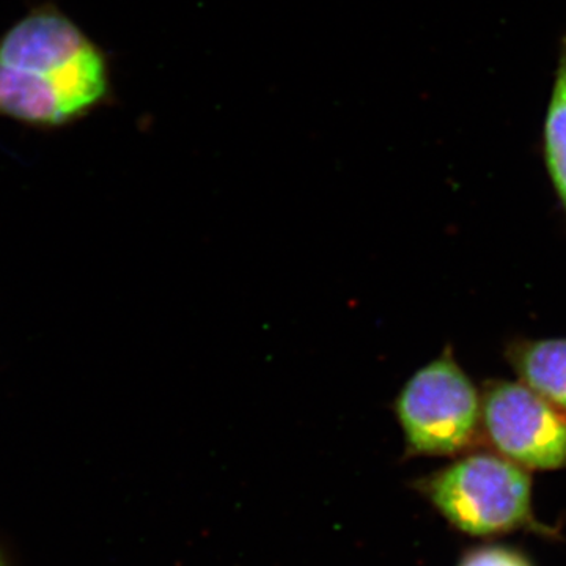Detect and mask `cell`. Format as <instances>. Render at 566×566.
I'll use <instances>...</instances> for the list:
<instances>
[{
    "label": "cell",
    "mask_w": 566,
    "mask_h": 566,
    "mask_svg": "<svg viewBox=\"0 0 566 566\" xmlns=\"http://www.w3.org/2000/svg\"><path fill=\"white\" fill-rule=\"evenodd\" d=\"M428 495L465 534H499L521 526L531 515L526 472L494 455L468 457L450 465L431 480Z\"/></svg>",
    "instance_id": "obj_2"
},
{
    "label": "cell",
    "mask_w": 566,
    "mask_h": 566,
    "mask_svg": "<svg viewBox=\"0 0 566 566\" xmlns=\"http://www.w3.org/2000/svg\"><path fill=\"white\" fill-rule=\"evenodd\" d=\"M395 409L408 444L428 455L463 449L471 442L480 417L475 387L449 357L417 371L401 390Z\"/></svg>",
    "instance_id": "obj_3"
},
{
    "label": "cell",
    "mask_w": 566,
    "mask_h": 566,
    "mask_svg": "<svg viewBox=\"0 0 566 566\" xmlns=\"http://www.w3.org/2000/svg\"><path fill=\"white\" fill-rule=\"evenodd\" d=\"M516 367L527 387L566 412V340L524 346L516 354Z\"/></svg>",
    "instance_id": "obj_5"
},
{
    "label": "cell",
    "mask_w": 566,
    "mask_h": 566,
    "mask_svg": "<svg viewBox=\"0 0 566 566\" xmlns=\"http://www.w3.org/2000/svg\"><path fill=\"white\" fill-rule=\"evenodd\" d=\"M546 158L557 191L566 205V41L547 111Z\"/></svg>",
    "instance_id": "obj_6"
},
{
    "label": "cell",
    "mask_w": 566,
    "mask_h": 566,
    "mask_svg": "<svg viewBox=\"0 0 566 566\" xmlns=\"http://www.w3.org/2000/svg\"><path fill=\"white\" fill-rule=\"evenodd\" d=\"M0 566H7L6 560H3L2 554H0Z\"/></svg>",
    "instance_id": "obj_8"
},
{
    "label": "cell",
    "mask_w": 566,
    "mask_h": 566,
    "mask_svg": "<svg viewBox=\"0 0 566 566\" xmlns=\"http://www.w3.org/2000/svg\"><path fill=\"white\" fill-rule=\"evenodd\" d=\"M483 420L499 452L521 465L566 464V417L526 385L502 382L488 390Z\"/></svg>",
    "instance_id": "obj_4"
},
{
    "label": "cell",
    "mask_w": 566,
    "mask_h": 566,
    "mask_svg": "<svg viewBox=\"0 0 566 566\" xmlns=\"http://www.w3.org/2000/svg\"><path fill=\"white\" fill-rule=\"evenodd\" d=\"M461 566H528V564L517 554L493 547V549H483L472 554Z\"/></svg>",
    "instance_id": "obj_7"
},
{
    "label": "cell",
    "mask_w": 566,
    "mask_h": 566,
    "mask_svg": "<svg viewBox=\"0 0 566 566\" xmlns=\"http://www.w3.org/2000/svg\"><path fill=\"white\" fill-rule=\"evenodd\" d=\"M109 91L102 50L52 3L0 36V118L63 128L95 111Z\"/></svg>",
    "instance_id": "obj_1"
}]
</instances>
